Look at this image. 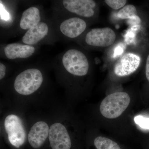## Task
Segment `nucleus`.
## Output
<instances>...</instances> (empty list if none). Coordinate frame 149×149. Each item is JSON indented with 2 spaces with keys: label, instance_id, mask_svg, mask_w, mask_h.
Here are the masks:
<instances>
[{
  "label": "nucleus",
  "instance_id": "f257e3e1",
  "mask_svg": "<svg viewBox=\"0 0 149 149\" xmlns=\"http://www.w3.org/2000/svg\"><path fill=\"white\" fill-rule=\"evenodd\" d=\"M130 102V96L127 93H112L103 100L100 106V111L102 115L106 118H117L127 108Z\"/></svg>",
  "mask_w": 149,
  "mask_h": 149
},
{
  "label": "nucleus",
  "instance_id": "f03ea898",
  "mask_svg": "<svg viewBox=\"0 0 149 149\" xmlns=\"http://www.w3.org/2000/svg\"><path fill=\"white\" fill-rule=\"evenodd\" d=\"M43 81L42 72L37 68L25 70L17 76L15 80V90L19 94L30 95L37 91Z\"/></svg>",
  "mask_w": 149,
  "mask_h": 149
},
{
  "label": "nucleus",
  "instance_id": "7ed1b4c3",
  "mask_svg": "<svg viewBox=\"0 0 149 149\" xmlns=\"http://www.w3.org/2000/svg\"><path fill=\"white\" fill-rule=\"evenodd\" d=\"M65 69L70 74L78 76H85L89 68L88 60L82 52L71 49L65 53L62 58Z\"/></svg>",
  "mask_w": 149,
  "mask_h": 149
},
{
  "label": "nucleus",
  "instance_id": "20e7f679",
  "mask_svg": "<svg viewBox=\"0 0 149 149\" xmlns=\"http://www.w3.org/2000/svg\"><path fill=\"white\" fill-rule=\"evenodd\" d=\"M4 126L11 144L17 148L22 146L26 140V133L20 118L14 114L8 116Z\"/></svg>",
  "mask_w": 149,
  "mask_h": 149
},
{
  "label": "nucleus",
  "instance_id": "39448f33",
  "mask_svg": "<svg viewBox=\"0 0 149 149\" xmlns=\"http://www.w3.org/2000/svg\"><path fill=\"white\" fill-rule=\"evenodd\" d=\"M116 38V35L113 29L104 27L91 29L86 35L85 40L89 45L105 47L113 45Z\"/></svg>",
  "mask_w": 149,
  "mask_h": 149
},
{
  "label": "nucleus",
  "instance_id": "423d86ee",
  "mask_svg": "<svg viewBox=\"0 0 149 149\" xmlns=\"http://www.w3.org/2000/svg\"><path fill=\"white\" fill-rule=\"evenodd\" d=\"M49 141L52 149H70L71 142L69 134L64 125L54 123L49 128Z\"/></svg>",
  "mask_w": 149,
  "mask_h": 149
},
{
  "label": "nucleus",
  "instance_id": "0eeeda50",
  "mask_svg": "<svg viewBox=\"0 0 149 149\" xmlns=\"http://www.w3.org/2000/svg\"><path fill=\"white\" fill-rule=\"evenodd\" d=\"M141 61V58L136 54H125L115 64L113 68L115 74L119 77L132 74L139 68Z\"/></svg>",
  "mask_w": 149,
  "mask_h": 149
},
{
  "label": "nucleus",
  "instance_id": "6e6552de",
  "mask_svg": "<svg viewBox=\"0 0 149 149\" xmlns=\"http://www.w3.org/2000/svg\"><path fill=\"white\" fill-rule=\"evenodd\" d=\"M62 3L67 10L79 16L90 17L95 14L96 3L92 0H64Z\"/></svg>",
  "mask_w": 149,
  "mask_h": 149
},
{
  "label": "nucleus",
  "instance_id": "1a4fd4ad",
  "mask_svg": "<svg viewBox=\"0 0 149 149\" xmlns=\"http://www.w3.org/2000/svg\"><path fill=\"white\" fill-rule=\"evenodd\" d=\"M49 128L46 122L38 121L32 126L29 131L28 140L30 146L35 149L40 148L49 135Z\"/></svg>",
  "mask_w": 149,
  "mask_h": 149
},
{
  "label": "nucleus",
  "instance_id": "9d476101",
  "mask_svg": "<svg viewBox=\"0 0 149 149\" xmlns=\"http://www.w3.org/2000/svg\"><path fill=\"white\" fill-rule=\"evenodd\" d=\"M87 27L86 22L82 19L74 17L62 22L59 29L63 35L70 38H75L84 32Z\"/></svg>",
  "mask_w": 149,
  "mask_h": 149
},
{
  "label": "nucleus",
  "instance_id": "9b49d317",
  "mask_svg": "<svg viewBox=\"0 0 149 149\" xmlns=\"http://www.w3.org/2000/svg\"><path fill=\"white\" fill-rule=\"evenodd\" d=\"M35 52L33 46L17 43L8 44L4 48L6 56L10 60L27 58L31 56Z\"/></svg>",
  "mask_w": 149,
  "mask_h": 149
},
{
  "label": "nucleus",
  "instance_id": "f8f14e48",
  "mask_svg": "<svg viewBox=\"0 0 149 149\" xmlns=\"http://www.w3.org/2000/svg\"><path fill=\"white\" fill-rule=\"evenodd\" d=\"M49 30L48 24L41 22L27 30L22 37V42L28 45H35L47 36Z\"/></svg>",
  "mask_w": 149,
  "mask_h": 149
},
{
  "label": "nucleus",
  "instance_id": "ddd939ff",
  "mask_svg": "<svg viewBox=\"0 0 149 149\" xmlns=\"http://www.w3.org/2000/svg\"><path fill=\"white\" fill-rule=\"evenodd\" d=\"M41 13L37 7L32 6L22 13L19 26L23 30H28L41 22Z\"/></svg>",
  "mask_w": 149,
  "mask_h": 149
},
{
  "label": "nucleus",
  "instance_id": "4468645a",
  "mask_svg": "<svg viewBox=\"0 0 149 149\" xmlns=\"http://www.w3.org/2000/svg\"><path fill=\"white\" fill-rule=\"evenodd\" d=\"M118 17L122 19H129L131 23L138 24L141 20L137 13L136 7L133 5L125 6L118 13Z\"/></svg>",
  "mask_w": 149,
  "mask_h": 149
},
{
  "label": "nucleus",
  "instance_id": "2eb2a0df",
  "mask_svg": "<svg viewBox=\"0 0 149 149\" xmlns=\"http://www.w3.org/2000/svg\"><path fill=\"white\" fill-rule=\"evenodd\" d=\"M94 145L97 149H121L118 144L114 141L101 136L95 139Z\"/></svg>",
  "mask_w": 149,
  "mask_h": 149
},
{
  "label": "nucleus",
  "instance_id": "dca6fc26",
  "mask_svg": "<svg viewBox=\"0 0 149 149\" xmlns=\"http://www.w3.org/2000/svg\"><path fill=\"white\" fill-rule=\"evenodd\" d=\"M134 121L138 126L142 129L149 130V117L142 115L136 116L134 118Z\"/></svg>",
  "mask_w": 149,
  "mask_h": 149
},
{
  "label": "nucleus",
  "instance_id": "f3484780",
  "mask_svg": "<svg viewBox=\"0 0 149 149\" xmlns=\"http://www.w3.org/2000/svg\"><path fill=\"white\" fill-rule=\"evenodd\" d=\"M104 2L111 8L118 10L123 7L127 1L125 0H106Z\"/></svg>",
  "mask_w": 149,
  "mask_h": 149
},
{
  "label": "nucleus",
  "instance_id": "a211bd4d",
  "mask_svg": "<svg viewBox=\"0 0 149 149\" xmlns=\"http://www.w3.org/2000/svg\"><path fill=\"white\" fill-rule=\"evenodd\" d=\"M1 18L4 19V20H8L9 17V14L6 10L3 7V5L1 3Z\"/></svg>",
  "mask_w": 149,
  "mask_h": 149
},
{
  "label": "nucleus",
  "instance_id": "6ab92c4d",
  "mask_svg": "<svg viewBox=\"0 0 149 149\" xmlns=\"http://www.w3.org/2000/svg\"><path fill=\"white\" fill-rule=\"evenodd\" d=\"M6 67L2 63H0V79L2 80L5 76Z\"/></svg>",
  "mask_w": 149,
  "mask_h": 149
},
{
  "label": "nucleus",
  "instance_id": "aec40b11",
  "mask_svg": "<svg viewBox=\"0 0 149 149\" xmlns=\"http://www.w3.org/2000/svg\"><path fill=\"white\" fill-rule=\"evenodd\" d=\"M146 74L147 79L149 81V55L148 56L147 59L146 67Z\"/></svg>",
  "mask_w": 149,
  "mask_h": 149
}]
</instances>
